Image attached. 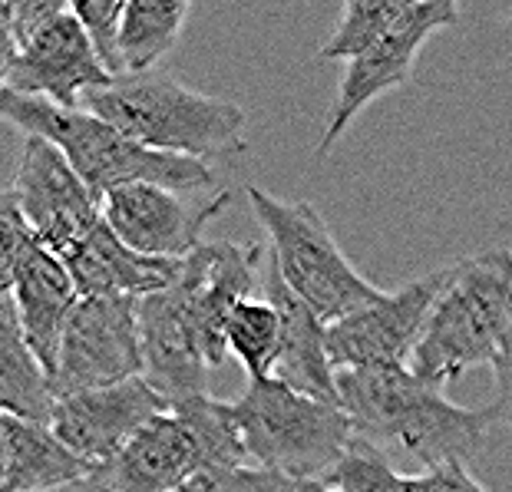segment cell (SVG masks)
<instances>
[{
  "instance_id": "obj_25",
  "label": "cell",
  "mask_w": 512,
  "mask_h": 492,
  "mask_svg": "<svg viewBox=\"0 0 512 492\" xmlns=\"http://www.w3.org/2000/svg\"><path fill=\"white\" fill-rule=\"evenodd\" d=\"M324 483H308V479H291L261 466H232V469H205L192 476L189 483L176 492H321Z\"/></svg>"
},
{
  "instance_id": "obj_27",
  "label": "cell",
  "mask_w": 512,
  "mask_h": 492,
  "mask_svg": "<svg viewBox=\"0 0 512 492\" xmlns=\"http://www.w3.org/2000/svg\"><path fill=\"white\" fill-rule=\"evenodd\" d=\"M27 238L30 232L17 212L14 195H10V189H0V301L10 298V288H14V265Z\"/></svg>"
},
{
  "instance_id": "obj_6",
  "label": "cell",
  "mask_w": 512,
  "mask_h": 492,
  "mask_svg": "<svg viewBox=\"0 0 512 492\" xmlns=\"http://www.w3.org/2000/svg\"><path fill=\"white\" fill-rule=\"evenodd\" d=\"M245 195L268 235V261L278 278L321 324L341 321L377 298L380 288L347 261L311 202L278 199L258 185H245Z\"/></svg>"
},
{
  "instance_id": "obj_33",
  "label": "cell",
  "mask_w": 512,
  "mask_h": 492,
  "mask_svg": "<svg viewBox=\"0 0 512 492\" xmlns=\"http://www.w3.org/2000/svg\"><path fill=\"white\" fill-rule=\"evenodd\" d=\"M321 492H334V489H321Z\"/></svg>"
},
{
  "instance_id": "obj_22",
  "label": "cell",
  "mask_w": 512,
  "mask_h": 492,
  "mask_svg": "<svg viewBox=\"0 0 512 492\" xmlns=\"http://www.w3.org/2000/svg\"><path fill=\"white\" fill-rule=\"evenodd\" d=\"M281 344V317L268 298H245L225 324V347L248 380H271Z\"/></svg>"
},
{
  "instance_id": "obj_14",
  "label": "cell",
  "mask_w": 512,
  "mask_h": 492,
  "mask_svg": "<svg viewBox=\"0 0 512 492\" xmlns=\"http://www.w3.org/2000/svg\"><path fill=\"white\" fill-rule=\"evenodd\" d=\"M139 337H143V377L169 407L195 397H209L199 327L185 294L172 281L166 291L139 301Z\"/></svg>"
},
{
  "instance_id": "obj_16",
  "label": "cell",
  "mask_w": 512,
  "mask_h": 492,
  "mask_svg": "<svg viewBox=\"0 0 512 492\" xmlns=\"http://www.w3.org/2000/svg\"><path fill=\"white\" fill-rule=\"evenodd\" d=\"M202 473L192 430L176 410L152 417L100 476L110 492H176Z\"/></svg>"
},
{
  "instance_id": "obj_31",
  "label": "cell",
  "mask_w": 512,
  "mask_h": 492,
  "mask_svg": "<svg viewBox=\"0 0 512 492\" xmlns=\"http://www.w3.org/2000/svg\"><path fill=\"white\" fill-rule=\"evenodd\" d=\"M43 492H110L103 486L100 476H86L80 483H67V486H57V489H43Z\"/></svg>"
},
{
  "instance_id": "obj_28",
  "label": "cell",
  "mask_w": 512,
  "mask_h": 492,
  "mask_svg": "<svg viewBox=\"0 0 512 492\" xmlns=\"http://www.w3.org/2000/svg\"><path fill=\"white\" fill-rule=\"evenodd\" d=\"M403 492H489L463 463L430 466L403 479Z\"/></svg>"
},
{
  "instance_id": "obj_15",
  "label": "cell",
  "mask_w": 512,
  "mask_h": 492,
  "mask_svg": "<svg viewBox=\"0 0 512 492\" xmlns=\"http://www.w3.org/2000/svg\"><path fill=\"white\" fill-rule=\"evenodd\" d=\"M20 331L27 337V347L40 360V367L53 377L60 354V337L70 314L80 301V291L70 278L63 258L27 238L14 265V288H10Z\"/></svg>"
},
{
  "instance_id": "obj_2",
  "label": "cell",
  "mask_w": 512,
  "mask_h": 492,
  "mask_svg": "<svg viewBox=\"0 0 512 492\" xmlns=\"http://www.w3.org/2000/svg\"><path fill=\"white\" fill-rule=\"evenodd\" d=\"M83 109L139 146L166 156L232 159L248 149L245 109L176 83L166 73H123L83 96Z\"/></svg>"
},
{
  "instance_id": "obj_20",
  "label": "cell",
  "mask_w": 512,
  "mask_h": 492,
  "mask_svg": "<svg viewBox=\"0 0 512 492\" xmlns=\"http://www.w3.org/2000/svg\"><path fill=\"white\" fill-rule=\"evenodd\" d=\"M53 387L47 370L27 347L14 301H0V417L50 423Z\"/></svg>"
},
{
  "instance_id": "obj_3",
  "label": "cell",
  "mask_w": 512,
  "mask_h": 492,
  "mask_svg": "<svg viewBox=\"0 0 512 492\" xmlns=\"http://www.w3.org/2000/svg\"><path fill=\"white\" fill-rule=\"evenodd\" d=\"M0 119L20 129L24 136H37L57 146L100 202L113 189L139 182L162 185V189L182 195L212 189V169L205 162L152 152L83 106L63 109L43 100L4 93L0 96Z\"/></svg>"
},
{
  "instance_id": "obj_24",
  "label": "cell",
  "mask_w": 512,
  "mask_h": 492,
  "mask_svg": "<svg viewBox=\"0 0 512 492\" xmlns=\"http://www.w3.org/2000/svg\"><path fill=\"white\" fill-rule=\"evenodd\" d=\"M403 479L394 466H390L387 453L380 446H370L354 440L344 459L331 469L324 479V489L334 492H403Z\"/></svg>"
},
{
  "instance_id": "obj_26",
  "label": "cell",
  "mask_w": 512,
  "mask_h": 492,
  "mask_svg": "<svg viewBox=\"0 0 512 492\" xmlns=\"http://www.w3.org/2000/svg\"><path fill=\"white\" fill-rule=\"evenodd\" d=\"M73 17L80 20L86 40L100 60V67L110 76H123V60H119V30H123L126 0H80L70 4Z\"/></svg>"
},
{
  "instance_id": "obj_8",
  "label": "cell",
  "mask_w": 512,
  "mask_h": 492,
  "mask_svg": "<svg viewBox=\"0 0 512 492\" xmlns=\"http://www.w3.org/2000/svg\"><path fill=\"white\" fill-rule=\"evenodd\" d=\"M460 20V7L450 0H410V10L390 34L374 43L370 50L357 53L354 60H347V67L337 80V96L328 116V126L318 136L314 156L328 159L331 149L344 139L351 123L364 109L380 100V96L400 90L410 80L417 53L423 50L433 34L453 27Z\"/></svg>"
},
{
  "instance_id": "obj_11",
  "label": "cell",
  "mask_w": 512,
  "mask_h": 492,
  "mask_svg": "<svg viewBox=\"0 0 512 492\" xmlns=\"http://www.w3.org/2000/svg\"><path fill=\"white\" fill-rule=\"evenodd\" d=\"M166 410L169 403L146 384V377H133L103 390L57 397L47 426L70 453L100 473L152 417Z\"/></svg>"
},
{
  "instance_id": "obj_7",
  "label": "cell",
  "mask_w": 512,
  "mask_h": 492,
  "mask_svg": "<svg viewBox=\"0 0 512 492\" xmlns=\"http://www.w3.org/2000/svg\"><path fill=\"white\" fill-rule=\"evenodd\" d=\"M143 377L136 298H80L60 337L53 400Z\"/></svg>"
},
{
  "instance_id": "obj_19",
  "label": "cell",
  "mask_w": 512,
  "mask_h": 492,
  "mask_svg": "<svg viewBox=\"0 0 512 492\" xmlns=\"http://www.w3.org/2000/svg\"><path fill=\"white\" fill-rule=\"evenodd\" d=\"M96 476L90 463L70 453L47 423L0 417V479L4 492H43Z\"/></svg>"
},
{
  "instance_id": "obj_13",
  "label": "cell",
  "mask_w": 512,
  "mask_h": 492,
  "mask_svg": "<svg viewBox=\"0 0 512 492\" xmlns=\"http://www.w3.org/2000/svg\"><path fill=\"white\" fill-rule=\"evenodd\" d=\"M228 205V192L212 195L209 202H185L182 192L162 185H123L103 195V222L113 235L139 255L185 261L202 248V232Z\"/></svg>"
},
{
  "instance_id": "obj_9",
  "label": "cell",
  "mask_w": 512,
  "mask_h": 492,
  "mask_svg": "<svg viewBox=\"0 0 512 492\" xmlns=\"http://www.w3.org/2000/svg\"><path fill=\"white\" fill-rule=\"evenodd\" d=\"M446 284V268L430 271L397 291H380L374 301L354 314L328 324L331 367L367 370V367H410L427 317Z\"/></svg>"
},
{
  "instance_id": "obj_23",
  "label": "cell",
  "mask_w": 512,
  "mask_h": 492,
  "mask_svg": "<svg viewBox=\"0 0 512 492\" xmlns=\"http://www.w3.org/2000/svg\"><path fill=\"white\" fill-rule=\"evenodd\" d=\"M410 10V0H347L334 34L324 43V60H354L384 40Z\"/></svg>"
},
{
  "instance_id": "obj_17",
  "label": "cell",
  "mask_w": 512,
  "mask_h": 492,
  "mask_svg": "<svg viewBox=\"0 0 512 492\" xmlns=\"http://www.w3.org/2000/svg\"><path fill=\"white\" fill-rule=\"evenodd\" d=\"M70 278L80 291V298H136L166 291L179 278L182 261L149 258L123 245L113 235V228L100 222L90 235L76 245L67 258Z\"/></svg>"
},
{
  "instance_id": "obj_1",
  "label": "cell",
  "mask_w": 512,
  "mask_h": 492,
  "mask_svg": "<svg viewBox=\"0 0 512 492\" xmlns=\"http://www.w3.org/2000/svg\"><path fill=\"white\" fill-rule=\"evenodd\" d=\"M337 400L361 443H394L423 466L470 463L483 450L496 407H460L423 384L410 367H367L337 374Z\"/></svg>"
},
{
  "instance_id": "obj_4",
  "label": "cell",
  "mask_w": 512,
  "mask_h": 492,
  "mask_svg": "<svg viewBox=\"0 0 512 492\" xmlns=\"http://www.w3.org/2000/svg\"><path fill=\"white\" fill-rule=\"evenodd\" d=\"M512 327V255L483 251L446 265V284L427 317L410 370L443 390L470 367L493 364Z\"/></svg>"
},
{
  "instance_id": "obj_12",
  "label": "cell",
  "mask_w": 512,
  "mask_h": 492,
  "mask_svg": "<svg viewBox=\"0 0 512 492\" xmlns=\"http://www.w3.org/2000/svg\"><path fill=\"white\" fill-rule=\"evenodd\" d=\"M110 80L113 76L100 67L80 20L73 17V7L67 4V10H60L57 17L17 43L7 93L76 109L83 106L86 93L100 90Z\"/></svg>"
},
{
  "instance_id": "obj_32",
  "label": "cell",
  "mask_w": 512,
  "mask_h": 492,
  "mask_svg": "<svg viewBox=\"0 0 512 492\" xmlns=\"http://www.w3.org/2000/svg\"><path fill=\"white\" fill-rule=\"evenodd\" d=\"M0 492H4V479H0Z\"/></svg>"
},
{
  "instance_id": "obj_10",
  "label": "cell",
  "mask_w": 512,
  "mask_h": 492,
  "mask_svg": "<svg viewBox=\"0 0 512 492\" xmlns=\"http://www.w3.org/2000/svg\"><path fill=\"white\" fill-rule=\"evenodd\" d=\"M10 195L30 238L57 258H67L103 222V202L86 189L63 152L37 136H24Z\"/></svg>"
},
{
  "instance_id": "obj_18",
  "label": "cell",
  "mask_w": 512,
  "mask_h": 492,
  "mask_svg": "<svg viewBox=\"0 0 512 492\" xmlns=\"http://www.w3.org/2000/svg\"><path fill=\"white\" fill-rule=\"evenodd\" d=\"M265 291L281 317V344L275 367H271V380H278L281 387L294 393H304V397L341 403L337 400V370L331 367L328 357V324H321L294 298L271 261L265 275Z\"/></svg>"
},
{
  "instance_id": "obj_21",
  "label": "cell",
  "mask_w": 512,
  "mask_h": 492,
  "mask_svg": "<svg viewBox=\"0 0 512 492\" xmlns=\"http://www.w3.org/2000/svg\"><path fill=\"white\" fill-rule=\"evenodd\" d=\"M189 10L185 0H129L119 30L123 73L156 70V63L179 43Z\"/></svg>"
},
{
  "instance_id": "obj_29",
  "label": "cell",
  "mask_w": 512,
  "mask_h": 492,
  "mask_svg": "<svg viewBox=\"0 0 512 492\" xmlns=\"http://www.w3.org/2000/svg\"><path fill=\"white\" fill-rule=\"evenodd\" d=\"M493 377H496V417L503 420L506 426H512V327L506 331L503 344H499V351L493 357Z\"/></svg>"
},
{
  "instance_id": "obj_30",
  "label": "cell",
  "mask_w": 512,
  "mask_h": 492,
  "mask_svg": "<svg viewBox=\"0 0 512 492\" xmlns=\"http://www.w3.org/2000/svg\"><path fill=\"white\" fill-rule=\"evenodd\" d=\"M17 40H14V0H0V96L7 93L10 63H14Z\"/></svg>"
},
{
  "instance_id": "obj_5",
  "label": "cell",
  "mask_w": 512,
  "mask_h": 492,
  "mask_svg": "<svg viewBox=\"0 0 512 492\" xmlns=\"http://www.w3.org/2000/svg\"><path fill=\"white\" fill-rule=\"evenodd\" d=\"M248 463L271 473L324 483L354 446V426L341 403H324L281 387L278 380H248L228 400Z\"/></svg>"
}]
</instances>
